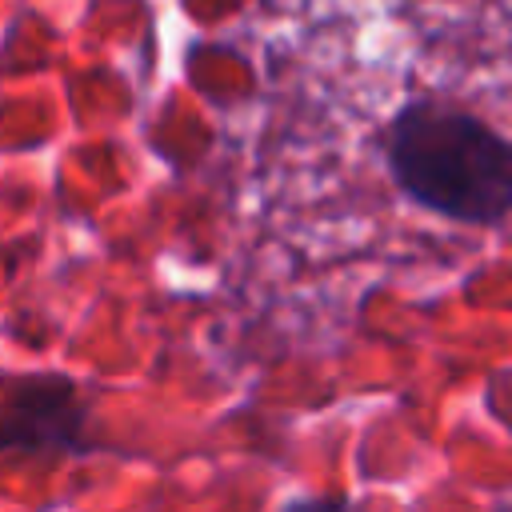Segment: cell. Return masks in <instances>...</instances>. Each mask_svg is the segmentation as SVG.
I'll return each mask as SVG.
<instances>
[{"instance_id":"obj_1","label":"cell","mask_w":512,"mask_h":512,"mask_svg":"<svg viewBox=\"0 0 512 512\" xmlns=\"http://www.w3.org/2000/svg\"><path fill=\"white\" fill-rule=\"evenodd\" d=\"M396 188L456 224H500L512 216V140L476 112L448 100L404 104L384 140Z\"/></svg>"},{"instance_id":"obj_2","label":"cell","mask_w":512,"mask_h":512,"mask_svg":"<svg viewBox=\"0 0 512 512\" xmlns=\"http://www.w3.org/2000/svg\"><path fill=\"white\" fill-rule=\"evenodd\" d=\"M88 408L72 380L28 376L12 380L0 400V448L4 452H64L84 444Z\"/></svg>"}]
</instances>
